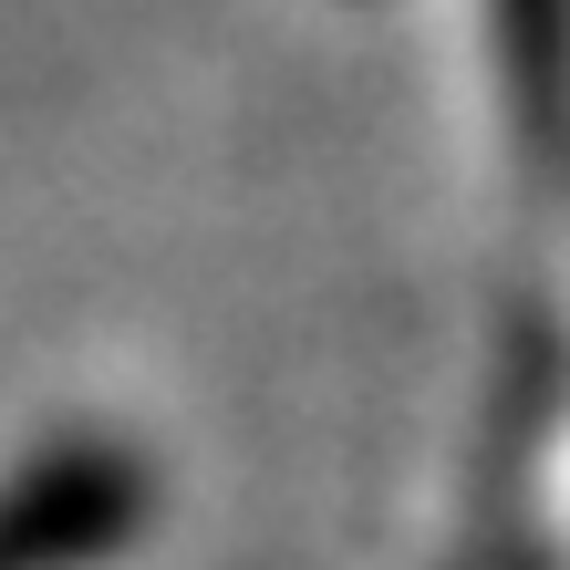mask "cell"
Segmentation results:
<instances>
[{"label":"cell","instance_id":"obj_1","mask_svg":"<svg viewBox=\"0 0 570 570\" xmlns=\"http://www.w3.org/2000/svg\"><path fill=\"white\" fill-rule=\"evenodd\" d=\"M146 529V466L125 446H52L0 488V570H83Z\"/></svg>","mask_w":570,"mask_h":570}]
</instances>
